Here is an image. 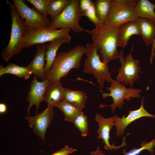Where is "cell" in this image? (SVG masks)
<instances>
[{"mask_svg":"<svg viewBox=\"0 0 155 155\" xmlns=\"http://www.w3.org/2000/svg\"><path fill=\"white\" fill-rule=\"evenodd\" d=\"M85 47L87 58L83 71L85 73L93 74L100 87L103 88L105 81L111 83L113 80L109 71L108 64L100 61L98 50L92 44L87 43Z\"/></svg>","mask_w":155,"mask_h":155,"instance_id":"obj_5","label":"cell"},{"mask_svg":"<svg viewBox=\"0 0 155 155\" xmlns=\"http://www.w3.org/2000/svg\"><path fill=\"white\" fill-rule=\"evenodd\" d=\"M64 88L62 86L60 80L50 82L47 86L43 96V100L48 106L53 107L63 100Z\"/></svg>","mask_w":155,"mask_h":155,"instance_id":"obj_16","label":"cell"},{"mask_svg":"<svg viewBox=\"0 0 155 155\" xmlns=\"http://www.w3.org/2000/svg\"><path fill=\"white\" fill-rule=\"evenodd\" d=\"M63 98L65 101L82 111L85 106L87 96L84 92L64 88Z\"/></svg>","mask_w":155,"mask_h":155,"instance_id":"obj_20","label":"cell"},{"mask_svg":"<svg viewBox=\"0 0 155 155\" xmlns=\"http://www.w3.org/2000/svg\"><path fill=\"white\" fill-rule=\"evenodd\" d=\"M90 155H105L102 151H101L99 147L98 146L96 150L94 151H91L90 152Z\"/></svg>","mask_w":155,"mask_h":155,"instance_id":"obj_33","label":"cell"},{"mask_svg":"<svg viewBox=\"0 0 155 155\" xmlns=\"http://www.w3.org/2000/svg\"><path fill=\"white\" fill-rule=\"evenodd\" d=\"M137 23L140 35L146 46L152 44L155 39V22L138 18Z\"/></svg>","mask_w":155,"mask_h":155,"instance_id":"obj_18","label":"cell"},{"mask_svg":"<svg viewBox=\"0 0 155 155\" xmlns=\"http://www.w3.org/2000/svg\"><path fill=\"white\" fill-rule=\"evenodd\" d=\"M87 17L89 20L97 26L101 24L97 18L96 12L94 2L85 13L84 16Z\"/></svg>","mask_w":155,"mask_h":155,"instance_id":"obj_29","label":"cell"},{"mask_svg":"<svg viewBox=\"0 0 155 155\" xmlns=\"http://www.w3.org/2000/svg\"><path fill=\"white\" fill-rule=\"evenodd\" d=\"M134 47L133 45L132 44L130 51L125 57H124L123 49L119 52L118 59L121 65L118 69L119 74L116 78L117 82L120 83L122 82L125 85L129 84L131 88H132L134 82H137L140 78L139 73L142 72L139 66V61L134 59L132 56V53Z\"/></svg>","mask_w":155,"mask_h":155,"instance_id":"obj_8","label":"cell"},{"mask_svg":"<svg viewBox=\"0 0 155 155\" xmlns=\"http://www.w3.org/2000/svg\"><path fill=\"white\" fill-rule=\"evenodd\" d=\"M52 106L47 108L40 113H36L35 116L28 114L25 119L28 127L32 129L33 133L45 142L46 130L51 125L54 116V111Z\"/></svg>","mask_w":155,"mask_h":155,"instance_id":"obj_11","label":"cell"},{"mask_svg":"<svg viewBox=\"0 0 155 155\" xmlns=\"http://www.w3.org/2000/svg\"><path fill=\"white\" fill-rule=\"evenodd\" d=\"M118 28L100 24L94 29L84 30L91 36L92 44L98 50L102 61L106 64L111 61L118 59L119 55L117 49Z\"/></svg>","mask_w":155,"mask_h":155,"instance_id":"obj_1","label":"cell"},{"mask_svg":"<svg viewBox=\"0 0 155 155\" xmlns=\"http://www.w3.org/2000/svg\"><path fill=\"white\" fill-rule=\"evenodd\" d=\"M112 0H96L94 2L96 13L100 23L104 24L109 12Z\"/></svg>","mask_w":155,"mask_h":155,"instance_id":"obj_24","label":"cell"},{"mask_svg":"<svg viewBox=\"0 0 155 155\" xmlns=\"http://www.w3.org/2000/svg\"><path fill=\"white\" fill-rule=\"evenodd\" d=\"M12 19L10 37L7 45L2 50L3 59L8 61L24 49L23 42L26 31L25 22L18 13L13 4L8 2Z\"/></svg>","mask_w":155,"mask_h":155,"instance_id":"obj_3","label":"cell"},{"mask_svg":"<svg viewBox=\"0 0 155 155\" xmlns=\"http://www.w3.org/2000/svg\"><path fill=\"white\" fill-rule=\"evenodd\" d=\"M144 98L143 96L141 99V105L138 109L134 111H129V113L126 117L123 115L121 118L116 115L114 117L115 119V126L116 128V135L117 136L122 135L127 127L132 122L144 117H148L155 118V115L149 113L144 106Z\"/></svg>","mask_w":155,"mask_h":155,"instance_id":"obj_13","label":"cell"},{"mask_svg":"<svg viewBox=\"0 0 155 155\" xmlns=\"http://www.w3.org/2000/svg\"><path fill=\"white\" fill-rule=\"evenodd\" d=\"M95 120L98 123L99 126V128L97 130V133L98 135V138L102 140L104 144V148L105 150H115L126 146L127 144L125 139L127 135L129 134L128 133L123 137V142L119 146H117L114 144L111 145L110 143V130L115 125L114 117L105 118L103 116L97 113L95 117Z\"/></svg>","mask_w":155,"mask_h":155,"instance_id":"obj_12","label":"cell"},{"mask_svg":"<svg viewBox=\"0 0 155 155\" xmlns=\"http://www.w3.org/2000/svg\"><path fill=\"white\" fill-rule=\"evenodd\" d=\"M70 30L68 28L57 30L45 26L26 31L23 42V47L24 49L35 44H44L60 38H71L69 34Z\"/></svg>","mask_w":155,"mask_h":155,"instance_id":"obj_7","label":"cell"},{"mask_svg":"<svg viewBox=\"0 0 155 155\" xmlns=\"http://www.w3.org/2000/svg\"><path fill=\"white\" fill-rule=\"evenodd\" d=\"M7 110L6 105L3 103L0 104V114H1L5 113Z\"/></svg>","mask_w":155,"mask_h":155,"instance_id":"obj_34","label":"cell"},{"mask_svg":"<svg viewBox=\"0 0 155 155\" xmlns=\"http://www.w3.org/2000/svg\"><path fill=\"white\" fill-rule=\"evenodd\" d=\"M70 1L71 0H51L48 13L51 20L60 15Z\"/></svg>","mask_w":155,"mask_h":155,"instance_id":"obj_25","label":"cell"},{"mask_svg":"<svg viewBox=\"0 0 155 155\" xmlns=\"http://www.w3.org/2000/svg\"><path fill=\"white\" fill-rule=\"evenodd\" d=\"M55 107L59 108L63 113L65 121L73 123L82 112L64 100L58 103Z\"/></svg>","mask_w":155,"mask_h":155,"instance_id":"obj_23","label":"cell"},{"mask_svg":"<svg viewBox=\"0 0 155 155\" xmlns=\"http://www.w3.org/2000/svg\"><path fill=\"white\" fill-rule=\"evenodd\" d=\"M154 151H155V149L154 150Z\"/></svg>","mask_w":155,"mask_h":155,"instance_id":"obj_35","label":"cell"},{"mask_svg":"<svg viewBox=\"0 0 155 155\" xmlns=\"http://www.w3.org/2000/svg\"><path fill=\"white\" fill-rule=\"evenodd\" d=\"M94 2L92 0H80L79 9L82 16H84L85 13Z\"/></svg>","mask_w":155,"mask_h":155,"instance_id":"obj_30","label":"cell"},{"mask_svg":"<svg viewBox=\"0 0 155 155\" xmlns=\"http://www.w3.org/2000/svg\"><path fill=\"white\" fill-rule=\"evenodd\" d=\"M75 149L65 145L63 148L50 155H68L76 151Z\"/></svg>","mask_w":155,"mask_h":155,"instance_id":"obj_31","label":"cell"},{"mask_svg":"<svg viewBox=\"0 0 155 155\" xmlns=\"http://www.w3.org/2000/svg\"><path fill=\"white\" fill-rule=\"evenodd\" d=\"M73 123L80 132L82 136H87L88 130L87 118L83 112L75 119Z\"/></svg>","mask_w":155,"mask_h":155,"instance_id":"obj_27","label":"cell"},{"mask_svg":"<svg viewBox=\"0 0 155 155\" xmlns=\"http://www.w3.org/2000/svg\"><path fill=\"white\" fill-rule=\"evenodd\" d=\"M71 38H60L51 42L45 52L46 64L44 69L45 74L51 68L54 61L56 57L57 52L59 48L63 44L69 43Z\"/></svg>","mask_w":155,"mask_h":155,"instance_id":"obj_19","label":"cell"},{"mask_svg":"<svg viewBox=\"0 0 155 155\" xmlns=\"http://www.w3.org/2000/svg\"><path fill=\"white\" fill-rule=\"evenodd\" d=\"M32 4L37 11L43 16L48 17V9L51 0H26Z\"/></svg>","mask_w":155,"mask_h":155,"instance_id":"obj_28","label":"cell"},{"mask_svg":"<svg viewBox=\"0 0 155 155\" xmlns=\"http://www.w3.org/2000/svg\"><path fill=\"white\" fill-rule=\"evenodd\" d=\"M111 86L107 87V88L110 93H102V96L105 99L108 97H111L113 100V103L111 105L100 104L98 107L99 108L109 106L111 107L112 113H114L117 107L119 108H123V105L125 104L124 100H130L131 98H139L140 97V93L142 92L141 90L133 88H127L125 85L122 84L113 80L110 83Z\"/></svg>","mask_w":155,"mask_h":155,"instance_id":"obj_9","label":"cell"},{"mask_svg":"<svg viewBox=\"0 0 155 155\" xmlns=\"http://www.w3.org/2000/svg\"><path fill=\"white\" fill-rule=\"evenodd\" d=\"M36 77L35 76L33 77L30 84V90L27 96L26 100L29 102L27 109L28 114H30V109L34 105L36 107V113H38L46 88L50 83L47 79L39 82Z\"/></svg>","mask_w":155,"mask_h":155,"instance_id":"obj_14","label":"cell"},{"mask_svg":"<svg viewBox=\"0 0 155 155\" xmlns=\"http://www.w3.org/2000/svg\"><path fill=\"white\" fill-rule=\"evenodd\" d=\"M85 53V46L82 45L77 46L67 52H60L45 74L46 79L50 82H54L66 77L71 69L79 68Z\"/></svg>","mask_w":155,"mask_h":155,"instance_id":"obj_2","label":"cell"},{"mask_svg":"<svg viewBox=\"0 0 155 155\" xmlns=\"http://www.w3.org/2000/svg\"><path fill=\"white\" fill-rule=\"evenodd\" d=\"M7 73L23 78L26 80L29 79L30 75L32 74L26 66H20L12 63H9L5 67L2 65L0 66V77Z\"/></svg>","mask_w":155,"mask_h":155,"instance_id":"obj_22","label":"cell"},{"mask_svg":"<svg viewBox=\"0 0 155 155\" xmlns=\"http://www.w3.org/2000/svg\"><path fill=\"white\" fill-rule=\"evenodd\" d=\"M155 146V139H153L149 142L143 141L141 144L140 147L138 148H135L126 152L124 150L123 151L124 155H137L144 150H148L152 155H153L154 151V148Z\"/></svg>","mask_w":155,"mask_h":155,"instance_id":"obj_26","label":"cell"},{"mask_svg":"<svg viewBox=\"0 0 155 155\" xmlns=\"http://www.w3.org/2000/svg\"><path fill=\"white\" fill-rule=\"evenodd\" d=\"M118 46L124 49L128 44L130 37L133 35H140L136 21L125 23L118 29Z\"/></svg>","mask_w":155,"mask_h":155,"instance_id":"obj_17","label":"cell"},{"mask_svg":"<svg viewBox=\"0 0 155 155\" xmlns=\"http://www.w3.org/2000/svg\"><path fill=\"white\" fill-rule=\"evenodd\" d=\"M135 9L138 18H145L155 22V3L148 0H138Z\"/></svg>","mask_w":155,"mask_h":155,"instance_id":"obj_21","label":"cell"},{"mask_svg":"<svg viewBox=\"0 0 155 155\" xmlns=\"http://www.w3.org/2000/svg\"><path fill=\"white\" fill-rule=\"evenodd\" d=\"M79 0H71L60 15L54 19L51 20L50 24L48 27L55 29L68 28L76 34L84 31L85 29L79 24L82 16L79 9Z\"/></svg>","mask_w":155,"mask_h":155,"instance_id":"obj_6","label":"cell"},{"mask_svg":"<svg viewBox=\"0 0 155 155\" xmlns=\"http://www.w3.org/2000/svg\"><path fill=\"white\" fill-rule=\"evenodd\" d=\"M138 0H112L110 10L104 24L119 28L122 24L137 21L135 6Z\"/></svg>","mask_w":155,"mask_h":155,"instance_id":"obj_4","label":"cell"},{"mask_svg":"<svg viewBox=\"0 0 155 155\" xmlns=\"http://www.w3.org/2000/svg\"><path fill=\"white\" fill-rule=\"evenodd\" d=\"M17 11L21 18L25 21L26 31L38 28L49 26L51 20L33 8L29 7L23 0H13Z\"/></svg>","mask_w":155,"mask_h":155,"instance_id":"obj_10","label":"cell"},{"mask_svg":"<svg viewBox=\"0 0 155 155\" xmlns=\"http://www.w3.org/2000/svg\"><path fill=\"white\" fill-rule=\"evenodd\" d=\"M48 44H38L36 46V55L30 63L26 67L34 76L42 80L46 79L44 73L46 64L45 52Z\"/></svg>","mask_w":155,"mask_h":155,"instance_id":"obj_15","label":"cell"},{"mask_svg":"<svg viewBox=\"0 0 155 155\" xmlns=\"http://www.w3.org/2000/svg\"><path fill=\"white\" fill-rule=\"evenodd\" d=\"M152 45V48L151 51V55L149 60L151 64H152L153 59V57H154L155 55V39Z\"/></svg>","mask_w":155,"mask_h":155,"instance_id":"obj_32","label":"cell"}]
</instances>
